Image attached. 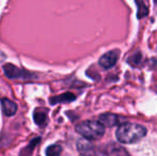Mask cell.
Here are the masks:
<instances>
[{
    "label": "cell",
    "mask_w": 157,
    "mask_h": 156,
    "mask_svg": "<svg viewBox=\"0 0 157 156\" xmlns=\"http://www.w3.org/2000/svg\"><path fill=\"white\" fill-rule=\"evenodd\" d=\"M147 135V128L138 123L125 122L118 126L116 131L117 139L124 144L138 142Z\"/></svg>",
    "instance_id": "obj_1"
},
{
    "label": "cell",
    "mask_w": 157,
    "mask_h": 156,
    "mask_svg": "<svg viewBox=\"0 0 157 156\" xmlns=\"http://www.w3.org/2000/svg\"><path fill=\"white\" fill-rule=\"evenodd\" d=\"M76 131L87 140L99 139L105 134V127L98 121H85L76 126Z\"/></svg>",
    "instance_id": "obj_2"
},
{
    "label": "cell",
    "mask_w": 157,
    "mask_h": 156,
    "mask_svg": "<svg viewBox=\"0 0 157 156\" xmlns=\"http://www.w3.org/2000/svg\"><path fill=\"white\" fill-rule=\"evenodd\" d=\"M77 150L81 156H105V151L103 149L83 138L77 141Z\"/></svg>",
    "instance_id": "obj_3"
},
{
    "label": "cell",
    "mask_w": 157,
    "mask_h": 156,
    "mask_svg": "<svg viewBox=\"0 0 157 156\" xmlns=\"http://www.w3.org/2000/svg\"><path fill=\"white\" fill-rule=\"evenodd\" d=\"M119 57H120V50H110V51L106 52L105 55H103L99 58L98 63L104 69H110V67H112L117 63Z\"/></svg>",
    "instance_id": "obj_4"
},
{
    "label": "cell",
    "mask_w": 157,
    "mask_h": 156,
    "mask_svg": "<svg viewBox=\"0 0 157 156\" xmlns=\"http://www.w3.org/2000/svg\"><path fill=\"white\" fill-rule=\"evenodd\" d=\"M3 71L4 74L8 76L9 78H23V79H27L30 78V73L23 69H19V67H15L13 64H6L3 67Z\"/></svg>",
    "instance_id": "obj_5"
},
{
    "label": "cell",
    "mask_w": 157,
    "mask_h": 156,
    "mask_svg": "<svg viewBox=\"0 0 157 156\" xmlns=\"http://www.w3.org/2000/svg\"><path fill=\"white\" fill-rule=\"evenodd\" d=\"M98 122L103 125L104 127H113L117 125H120V118L113 113H103L99 116Z\"/></svg>",
    "instance_id": "obj_6"
},
{
    "label": "cell",
    "mask_w": 157,
    "mask_h": 156,
    "mask_svg": "<svg viewBox=\"0 0 157 156\" xmlns=\"http://www.w3.org/2000/svg\"><path fill=\"white\" fill-rule=\"evenodd\" d=\"M1 106H2V110H3V113L6 116H14L17 111V105L15 104L14 102L10 101L9 98L3 97L1 100Z\"/></svg>",
    "instance_id": "obj_7"
},
{
    "label": "cell",
    "mask_w": 157,
    "mask_h": 156,
    "mask_svg": "<svg viewBox=\"0 0 157 156\" xmlns=\"http://www.w3.org/2000/svg\"><path fill=\"white\" fill-rule=\"evenodd\" d=\"M75 95H73L72 93H65L62 94L60 96H56V97L50 98V102L52 104H58V103H68L72 102V101L75 100Z\"/></svg>",
    "instance_id": "obj_8"
},
{
    "label": "cell",
    "mask_w": 157,
    "mask_h": 156,
    "mask_svg": "<svg viewBox=\"0 0 157 156\" xmlns=\"http://www.w3.org/2000/svg\"><path fill=\"white\" fill-rule=\"evenodd\" d=\"M119 149H120V146L110 144V146L107 148V155L108 156H129L124 149H121L120 152H118Z\"/></svg>",
    "instance_id": "obj_9"
},
{
    "label": "cell",
    "mask_w": 157,
    "mask_h": 156,
    "mask_svg": "<svg viewBox=\"0 0 157 156\" xmlns=\"http://www.w3.org/2000/svg\"><path fill=\"white\" fill-rule=\"evenodd\" d=\"M46 115H47L46 110H44V109H36V110L34 111V115H33V117H34V122L36 123L37 125H43L46 121Z\"/></svg>",
    "instance_id": "obj_10"
},
{
    "label": "cell",
    "mask_w": 157,
    "mask_h": 156,
    "mask_svg": "<svg viewBox=\"0 0 157 156\" xmlns=\"http://www.w3.org/2000/svg\"><path fill=\"white\" fill-rule=\"evenodd\" d=\"M62 152V146L59 144H52L46 149V156H60Z\"/></svg>",
    "instance_id": "obj_11"
},
{
    "label": "cell",
    "mask_w": 157,
    "mask_h": 156,
    "mask_svg": "<svg viewBox=\"0 0 157 156\" xmlns=\"http://www.w3.org/2000/svg\"><path fill=\"white\" fill-rule=\"evenodd\" d=\"M136 4L138 6V12H137V16L138 18H143L149 14V10H147V6L144 4V2L141 1H136Z\"/></svg>",
    "instance_id": "obj_12"
}]
</instances>
